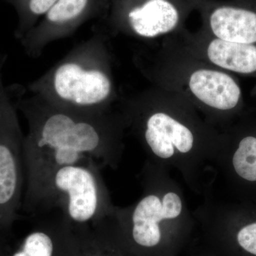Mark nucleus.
<instances>
[{"label": "nucleus", "mask_w": 256, "mask_h": 256, "mask_svg": "<svg viewBox=\"0 0 256 256\" xmlns=\"http://www.w3.org/2000/svg\"><path fill=\"white\" fill-rule=\"evenodd\" d=\"M12 86L18 112L28 124L23 144L24 194L60 166L94 162L101 169L116 164L127 128L119 104L117 110L105 112L72 110L48 104L24 86Z\"/></svg>", "instance_id": "f257e3e1"}, {"label": "nucleus", "mask_w": 256, "mask_h": 256, "mask_svg": "<svg viewBox=\"0 0 256 256\" xmlns=\"http://www.w3.org/2000/svg\"><path fill=\"white\" fill-rule=\"evenodd\" d=\"M104 25L62 60L30 82L26 92L48 104L86 112H105L118 106L110 38Z\"/></svg>", "instance_id": "f03ea898"}, {"label": "nucleus", "mask_w": 256, "mask_h": 256, "mask_svg": "<svg viewBox=\"0 0 256 256\" xmlns=\"http://www.w3.org/2000/svg\"><path fill=\"white\" fill-rule=\"evenodd\" d=\"M133 62L152 86L176 94L196 110L223 116L244 104L234 74L193 54L172 36L163 38L158 48L140 50Z\"/></svg>", "instance_id": "7ed1b4c3"}, {"label": "nucleus", "mask_w": 256, "mask_h": 256, "mask_svg": "<svg viewBox=\"0 0 256 256\" xmlns=\"http://www.w3.org/2000/svg\"><path fill=\"white\" fill-rule=\"evenodd\" d=\"M119 108L127 127H132L148 150L161 159H170L176 152L188 154L197 144L213 138L197 118L193 106L158 87L121 97Z\"/></svg>", "instance_id": "20e7f679"}, {"label": "nucleus", "mask_w": 256, "mask_h": 256, "mask_svg": "<svg viewBox=\"0 0 256 256\" xmlns=\"http://www.w3.org/2000/svg\"><path fill=\"white\" fill-rule=\"evenodd\" d=\"M100 170L82 162L54 170L24 194L22 210L38 216L56 210L77 232L94 226L114 210Z\"/></svg>", "instance_id": "39448f33"}, {"label": "nucleus", "mask_w": 256, "mask_h": 256, "mask_svg": "<svg viewBox=\"0 0 256 256\" xmlns=\"http://www.w3.org/2000/svg\"><path fill=\"white\" fill-rule=\"evenodd\" d=\"M8 56L0 52V230H10L22 206L24 136L12 85L5 86Z\"/></svg>", "instance_id": "423d86ee"}, {"label": "nucleus", "mask_w": 256, "mask_h": 256, "mask_svg": "<svg viewBox=\"0 0 256 256\" xmlns=\"http://www.w3.org/2000/svg\"><path fill=\"white\" fill-rule=\"evenodd\" d=\"M193 11L190 0H110L102 25L111 36L151 41L181 32Z\"/></svg>", "instance_id": "0eeeda50"}, {"label": "nucleus", "mask_w": 256, "mask_h": 256, "mask_svg": "<svg viewBox=\"0 0 256 256\" xmlns=\"http://www.w3.org/2000/svg\"><path fill=\"white\" fill-rule=\"evenodd\" d=\"M109 6L110 0H58L20 40L25 54L38 58L50 44L72 36L84 24L96 18L102 21Z\"/></svg>", "instance_id": "6e6552de"}, {"label": "nucleus", "mask_w": 256, "mask_h": 256, "mask_svg": "<svg viewBox=\"0 0 256 256\" xmlns=\"http://www.w3.org/2000/svg\"><path fill=\"white\" fill-rule=\"evenodd\" d=\"M200 30L224 41L256 44V0H190Z\"/></svg>", "instance_id": "1a4fd4ad"}, {"label": "nucleus", "mask_w": 256, "mask_h": 256, "mask_svg": "<svg viewBox=\"0 0 256 256\" xmlns=\"http://www.w3.org/2000/svg\"><path fill=\"white\" fill-rule=\"evenodd\" d=\"M202 60L232 74L256 79V44L224 41L186 28L170 36Z\"/></svg>", "instance_id": "9d476101"}, {"label": "nucleus", "mask_w": 256, "mask_h": 256, "mask_svg": "<svg viewBox=\"0 0 256 256\" xmlns=\"http://www.w3.org/2000/svg\"><path fill=\"white\" fill-rule=\"evenodd\" d=\"M182 202L174 192H168L162 201L156 194H148L131 210H114V215L122 225H127L134 244L144 248L156 246L161 239L159 224L174 220L181 214Z\"/></svg>", "instance_id": "9b49d317"}, {"label": "nucleus", "mask_w": 256, "mask_h": 256, "mask_svg": "<svg viewBox=\"0 0 256 256\" xmlns=\"http://www.w3.org/2000/svg\"><path fill=\"white\" fill-rule=\"evenodd\" d=\"M80 244L78 234L56 213L38 222L13 248H2L0 256H78Z\"/></svg>", "instance_id": "f8f14e48"}, {"label": "nucleus", "mask_w": 256, "mask_h": 256, "mask_svg": "<svg viewBox=\"0 0 256 256\" xmlns=\"http://www.w3.org/2000/svg\"><path fill=\"white\" fill-rule=\"evenodd\" d=\"M58 0H4L18 16L14 37L18 41L38 23Z\"/></svg>", "instance_id": "ddd939ff"}, {"label": "nucleus", "mask_w": 256, "mask_h": 256, "mask_svg": "<svg viewBox=\"0 0 256 256\" xmlns=\"http://www.w3.org/2000/svg\"><path fill=\"white\" fill-rule=\"evenodd\" d=\"M110 216L90 228L78 232L80 250L78 256H114L110 236Z\"/></svg>", "instance_id": "4468645a"}, {"label": "nucleus", "mask_w": 256, "mask_h": 256, "mask_svg": "<svg viewBox=\"0 0 256 256\" xmlns=\"http://www.w3.org/2000/svg\"><path fill=\"white\" fill-rule=\"evenodd\" d=\"M233 164L237 174L247 180L256 181V136L246 134L238 141Z\"/></svg>", "instance_id": "2eb2a0df"}, {"label": "nucleus", "mask_w": 256, "mask_h": 256, "mask_svg": "<svg viewBox=\"0 0 256 256\" xmlns=\"http://www.w3.org/2000/svg\"><path fill=\"white\" fill-rule=\"evenodd\" d=\"M237 238L244 250L256 256V223L244 227L239 232Z\"/></svg>", "instance_id": "dca6fc26"}, {"label": "nucleus", "mask_w": 256, "mask_h": 256, "mask_svg": "<svg viewBox=\"0 0 256 256\" xmlns=\"http://www.w3.org/2000/svg\"><path fill=\"white\" fill-rule=\"evenodd\" d=\"M2 248H0V252H1Z\"/></svg>", "instance_id": "f3484780"}]
</instances>
